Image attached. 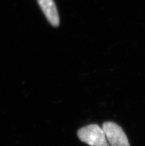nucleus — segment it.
<instances>
[{
    "instance_id": "7ed1b4c3",
    "label": "nucleus",
    "mask_w": 145,
    "mask_h": 146,
    "mask_svg": "<svg viewBox=\"0 0 145 146\" xmlns=\"http://www.w3.org/2000/svg\"><path fill=\"white\" fill-rule=\"evenodd\" d=\"M41 9L50 24L53 27L59 25V17L55 2L53 0H37Z\"/></svg>"
},
{
    "instance_id": "f03ea898",
    "label": "nucleus",
    "mask_w": 145,
    "mask_h": 146,
    "mask_svg": "<svg viewBox=\"0 0 145 146\" xmlns=\"http://www.w3.org/2000/svg\"><path fill=\"white\" fill-rule=\"evenodd\" d=\"M102 129L110 146H130L123 129L116 123L105 122Z\"/></svg>"
},
{
    "instance_id": "f257e3e1",
    "label": "nucleus",
    "mask_w": 145,
    "mask_h": 146,
    "mask_svg": "<svg viewBox=\"0 0 145 146\" xmlns=\"http://www.w3.org/2000/svg\"><path fill=\"white\" fill-rule=\"evenodd\" d=\"M79 139L90 146H110L101 127L95 124L80 128L78 131Z\"/></svg>"
}]
</instances>
